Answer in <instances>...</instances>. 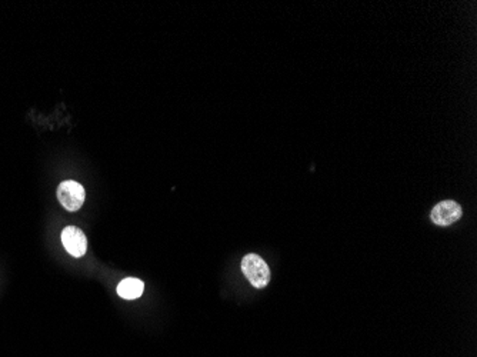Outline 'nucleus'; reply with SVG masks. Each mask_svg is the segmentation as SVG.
<instances>
[{"instance_id": "f03ea898", "label": "nucleus", "mask_w": 477, "mask_h": 357, "mask_svg": "<svg viewBox=\"0 0 477 357\" xmlns=\"http://www.w3.org/2000/svg\"><path fill=\"white\" fill-rule=\"evenodd\" d=\"M84 187L75 181L62 182L58 187V199L60 205L69 211L80 210L84 203Z\"/></svg>"}, {"instance_id": "f257e3e1", "label": "nucleus", "mask_w": 477, "mask_h": 357, "mask_svg": "<svg viewBox=\"0 0 477 357\" xmlns=\"http://www.w3.org/2000/svg\"><path fill=\"white\" fill-rule=\"evenodd\" d=\"M242 272L256 289H264L270 281V269L268 263L255 253H249L243 257Z\"/></svg>"}, {"instance_id": "7ed1b4c3", "label": "nucleus", "mask_w": 477, "mask_h": 357, "mask_svg": "<svg viewBox=\"0 0 477 357\" xmlns=\"http://www.w3.org/2000/svg\"><path fill=\"white\" fill-rule=\"evenodd\" d=\"M462 206L454 200H443L437 203L430 214V219L437 226H450L462 218Z\"/></svg>"}, {"instance_id": "39448f33", "label": "nucleus", "mask_w": 477, "mask_h": 357, "mask_svg": "<svg viewBox=\"0 0 477 357\" xmlns=\"http://www.w3.org/2000/svg\"><path fill=\"white\" fill-rule=\"evenodd\" d=\"M143 290H145V283L136 277L123 279L117 284V295L125 300H135L140 297L143 295Z\"/></svg>"}, {"instance_id": "20e7f679", "label": "nucleus", "mask_w": 477, "mask_h": 357, "mask_svg": "<svg viewBox=\"0 0 477 357\" xmlns=\"http://www.w3.org/2000/svg\"><path fill=\"white\" fill-rule=\"evenodd\" d=\"M62 243L69 255L73 257L84 256L87 250V239L83 231L76 226H67L62 231Z\"/></svg>"}]
</instances>
